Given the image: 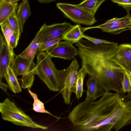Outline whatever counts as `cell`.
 Segmentation results:
<instances>
[{
    "label": "cell",
    "mask_w": 131,
    "mask_h": 131,
    "mask_svg": "<svg viewBox=\"0 0 131 131\" xmlns=\"http://www.w3.org/2000/svg\"><path fill=\"white\" fill-rule=\"evenodd\" d=\"M125 96L116 92H105L96 102L85 100L69 113V120L78 130L103 131L105 122L123 102Z\"/></svg>",
    "instance_id": "obj_1"
},
{
    "label": "cell",
    "mask_w": 131,
    "mask_h": 131,
    "mask_svg": "<svg viewBox=\"0 0 131 131\" xmlns=\"http://www.w3.org/2000/svg\"><path fill=\"white\" fill-rule=\"evenodd\" d=\"M129 51L131 55V44H128Z\"/></svg>",
    "instance_id": "obj_35"
},
{
    "label": "cell",
    "mask_w": 131,
    "mask_h": 131,
    "mask_svg": "<svg viewBox=\"0 0 131 131\" xmlns=\"http://www.w3.org/2000/svg\"><path fill=\"white\" fill-rule=\"evenodd\" d=\"M82 37L86 39L92 43L96 45L106 43H111L113 42H110L103 39H96L92 37L84 35L83 34H82Z\"/></svg>",
    "instance_id": "obj_28"
},
{
    "label": "cell",
    "mask_w": 131,
    "mask_h": 131,
    "mask_svg": "<svg viewBox=\"0 0 131 131\" xmlns=\"http://www.w3.org/2000/svg\"><path fill=\"white\" fill-rule=\"evenodd\" d=\"M28 90L29 93L34 99L33 110L37 112L47 113L54 116L45 109L44 104L38 99L37 95L32 92L29 88H28Z\"/></svg>",
    "instance_id": "obj_22"
},
{
    "label": "cell",
    "mask_w": 131,
    "mask_h": 131,
    "mask_svg": "<svg viewBox=\"0 0 131 131\" xmlns=\"http://www.w3.org/2000/svg\"><path fill=\"white\" fill-rule=\"evenodd\" d=\"M123 18H114L107 20L105 23L102 24L104 25H110L115 24L119 22Z\"/></svg>",
    "instance_id": "obj_30"
},
{
    "label": "cell",
    "mask_w": 131,
    "mask_h": 131,
    "mask_svg": "<svg viewBox=\"0 0 131 131\" xmlns=\"http://www.w3.org/2000/svg\"><path fill=\"white\" fill-rule=\"evenodd\" d=\"M20 37L15 33H13L11 36L9 42V47L12 49L17 46Z\"/></svg>",
    "instance_id": "obj_29"
},
{
    "label": "cell",
    "mask_w": 131,
    "mask_h": 131,
    "mask_svg": "<svg viewBox=\"0 0 131 131\" xmlns=\"http://www.w3.org/2000/svg\"><path fill=\"white\" fill-rule=\"evenodd\" d=\"M0 112L3 120L9 121L16 125L44 130L48 128L46 126L35 122L8 98H6L4 102L0 103Z\"/></svg>",
    "instance_id": "obj_4"
},
{
    "label": "cell",
    "mask_w": 131,
    "mask_h": 131,
    "mask_svg": "<svg viewBox=\"0 0 131 131\" xmlns=\"http://www.w3.org/2000/svg\"><path fill=\"white\" fill-rule=\"evenodd\" d=\"M1 26L2 31L3 34L8 47L9 48V42L11 36L13 33L15 32L13 29L7 21Z\"/></svg>",
    "instance_id": "obj_23"
},
{
    "label": "cell",
    "mask_w": 131,
    "mask_h": 131,
    "mask_svg": "<svg viewBox=\"0 0 131 131\" xmlns=\"http://www.w3.org/2000/svg\"><path fill=\"white\" fill-rule=\"evenodd\" d=\"M42 36V33L39 30L29 46L18 55L28 60L29 70L30 72L33 73V70L36 64L34 63V59L37 52H38Z\"/></svg>",
    "instance_id": "obj_11"
},
{
    "label": "cell",
    "mask_w": 131,
    "mask_h": 131,
    "mask_svg": "<svg viewBox=\"0 0 131 131\" xmlns=\"http://www.w3.org/2000/svg\"><path fill=\"white\" fill-rule=\"evenodd\" d=\"M8 1L11 3H15L17 2L18 1L21 0L23 1H27L28 0H8Z\"/></svg>",
    "instance_id": "obj_34"
},
{
    "label": "cell",
    "mask_w": 131,
    "mask_h": 131,
    "mask_svg": "<svg viewBox=\"0 0 131 131\" xmlns=\"http://www.w3.org/2000/svg\"><path fill=\"white\" fill-rule=\"evenodd\" d=\"M122 86L124 93L131 92V76L130 74L125 71Z\"/></svg>",
    "instance_id": "obj_25"
},
{
    "label": "cell",
    "mask_w": 131,
    "mask_h": 131,
    "mask_svg": "<svg viewBox=\"0 0 131 131\" xmlns=\"http://www.w3.org/2000/svg\"><path fill=\"white\" fill-rule=\"evenodd\" d=\"M63 40L62 36L56 39L40 43L39 45L38 52H40L46 51L47 49Z\"/></svg>",
    "instance_id": "obj_26"
},
{
    "label": "cell",
    "mask_w": 131,
    "mask_h": 131,
    "mask_svg": "<svg viewBox=\"0 0 131 131\" xmlns=\"http://www.w3.org/2000/svg\"><path fill=\"white\" fill-rule=\"evenodd\" d=\"M87 74V72L83 67L80 69L78 72L76 81V97L78 100L81 97L84 91L83 84L84 79Z\"/></svg>",
    "instance_id": "obj_21"
},
{
    "label": "cell",
    "mask_w": 131,
    "mask_h": 131,
    "mask_svg": "<svg viewBox=\"0 0 131 131\" xmlns=\"http://www.w3.org/2000/svg\"><path fill=\"white\" fill-rule=\"evenodd\" d=\"M111 58L130 74L131 72V55L128 50V44L118 46L117 49Z\"/></svg>",
    "instance_id": "obj_12"
},
{
    "label": "cell",
    "mask_w": 131,
    "mask_h": 131,
    "mask_svg": "<svg viewBox=\"0 0 131 131\" xmlns=\"http://www.w3.org/2000/svg\"><path fill=\"white\" fill-rule=\"evenodd\" d=\"M86 85L87 91L85 100H87L93 102L97 98L102 96L105 93L104 89L100 86L97 79L94 76H90Z\"/></svg>",
    "instance_id": "obj_14"
},
{
    "label": "cell",
    "mask_w": 131,
    "mask_h": 131,
    "mask_svg": "<svg viewBox=\"0 0 131 131\" xmlns=\"http://www.w3.org/2000/svg\"><path fill=\"white\" fill-rule=\"evenodd\" d=\"M106 0H83L80 4L75 5L79 8L94 16L101 4Z\"/></svg>",
    "instance_id": "obj_19"
},
{
    "label": "cell",
    "mask_w": 131,
    "mask_h": 131,
    "mask_svg": "<svg viewBox=\"0 0 131 131\" xmlns=\"http://www.w3.org/2000/svg\"><path fill=\"white\" fill-rule=\"evenodd\" d=\"M6 41L4 40L1 33L0 35V50H1L4 44L6 43Z\"/></svg>",
    "instance_id": "obj_32"
},
{
    "label": "cell",
    "mask_w": 131,
    "mask_h": 131,
    "mask_svg": "<svg viewBox=\"0 0 131 131\" xmlns=\"http://www.w3.org/2000/svg\"><path fill=\"white\" fill-rule=\"evenodd\" d=\"M15 55L13 49L9 48L6 43L0 50V80L6 73L8 67L12 66Z\"/></svg>",
    "instance_id": "obj_13"
},
{
    "label": "cell",
    "mask_w": 131,
    "mask_h": 131,
    "mask_svg": "<svg viewBox=\"0 0 131 131\" xmlns=\"http://www.w3.org/2000/svg\"><path fill=\"white\" fill-rule=\"evenodd\" d=\"M79 67L77 59L74 58L66 69L59 70V91L62 94L64 102L67 104L70 103L72 92L76 93L78 70Z\"/></svg>",
    "instance_id": "obj_5"
},
{
    "label": "cell",
    "mask_w": 131,
    "mask_h": 131,
    "mask_svg": "<svg viewBox=\"0 0 131 131\" xmlns=\"http://www.w3.org/2000/svg\"><path fill=\"white\" fill-rule=\"evenodd\" d=\"M18 7L17 2L11 3L8 0H0V26L16 13V10Z\"/></svg>",
    "instance_id": "obj_15"
},
{
    "label": "cell",
    "mask_w": 131,
    "mask_h": 131,
    "mask_svg": "<svg viewBox=\"0 0 131 131\" xmlns=\"http://www.w3.org/2000/svg\"><path fill=\"white\" fill-rule=\"evenodd\" d=\"M52 57L46 52H40L37 57V62L33 72L46 85L50 90L59 91V70L56 68Z\"/></svg>",
    "instance_id": "obj_3"
},
{
    "label": "cell",
    "mask_w": 131,
    "mask_h": 131,
    "mask_svg": "<svg viewBox=\"0 0 131 131\" xmlns=\"http://www.w3.org/2000/svg\"><path fill=\"white\" fill-rule=\"evenodd\" d=\"M41 3H48L51 2H55L57 0H37Z\"/></svg>",
    "instance_id": "obj_33"
},
{
    "label": "cell",
    "mask_w": 131,
    "mask_h": 131,
    "mask_svg": "<svg viewBox=\"0 0 131 131\" xmlns=\"http://www.w3.org/2000/svg\"><path fill=\"white\" fill-rule=\"evenodd\" d=\"M6 21L13 29L15 33L20 37L22 32L16 13L10 17Z\"/></svg>",
    "instance_id": "obj_24"
},
{
    "label": "cell",
    "mask_w": 131,
    "mask_h": 131,
    "mask_svg": "<svg viewBox=\"0 0 131 131\" xmlns=\"http://www.w3.org/2000/svg\"><path fill=\"white\" fill-rule=\"evenodd\" d=\"M83 34L82 27L80 25L73 26L62 36L63 40L70 41L73 43H75L83 38Z\"/></svg>",
    "instance_id": "obj_20"
},
{
    "label": "cell",
    "mask_w": 131,
    "mask_h": 131,
    "mask_svg": "<svg viewBox=\"0 0 131 131\" xmlns=\"http://www.w3.org/2000/svg\"><path fill=\"white\" fill-rule=\"evenodd\" d=\"M56 6L66 17L75 23L91 26L97 21L94 16L90 14L75 5L58 3Z\"/></svg>",
    "instance_id": "obj_7"
},
{
    "label": "cell",
    "mask_w": 131,
    "mask_h": 131,
    "mask_svg": "<svg viewBox=\"0 0 131 131\" xmlns=\"http://www.w3.org/2000/svg\"><path fill=\"white\" fill-rule=\"evenodd\" d=\"M66 22L47 25L44 24L39 30L42 34L41 43L54 40L62 36L72 26Z\"/></svg>",
    "instance_id": "obj_9"
},
{
    "label": "cell",
    "mask_w": 131,
    "mask_h": 131,
    "mask_svg": "<svg viewBox=\"0 0 131 131\" xmlns=\"http://www.w3.org/2000/svg\"><path fill=\"white\" fill-rule=\"evenodd\" d=\"M9 88L8 84L3 83L2 80H0V88L2 89L5 92L7 91V89Z\"/></svg>",
    "instance_id": "obj_31"
},
{
    "label": "cell",
    "mask_w": 131,
    "mask_h": 131,
    "mask_svg": "<svg viewBox=\"0 0 131 131\" xmlns=\"http://www.w3.org/2000/svg\"><path fill=\"white\" fill-rule=\"evenodd\" d=\"M31 14L28 2L26 1L21 2L19 6L16 15L20 24L22 33L23 31L24 24Z\"/></svg>",
    "instance_id": "obj_18"
},
{
    "label": "cell",
    "mask_w": 131,
    "mask_h": 131,
    "mask_svg": "<svg viewBox=\"0 0 131 131\" xmlns=\"http://www.w3.org/2000/svg\"><path fill=\"white\" fill-rule=\"evenodd\" d=\"M130 76H131V72L130 73Z\"/></svg>",
    "instance_id": "obj_36"
},
{
    "label": "cell",
    "mask_w": 131,
    "mask_h": 131,
    "mask_svg": "<svg viewBox=\"0 0 131 131\" xmlns=\"http://www.w3.org/2000/svg\"><path fill=\"white\" fill-rule=\"evenodd\" d=\"M110 56H103L97 61L92 75L100 86L107 92L110 90L124 93L122 84L125 71Z\"/></svg>",
    "instance_id": "obj_2"
},
{
    "label": "cell",
    "mask_w": 131,
    "mask_h": 131,
    "mask_svg": "<svg viewBox=\"0 0 131 131\" xmlns=\"http://www.w3.org/2000/svg\"><path fill=\"white\" fill-rule=\"evenodd\" d=\"M73 43L65 40L59 41L46 51L51 57H58L70 60L78 55V51L73 46Z\"/></svg>",
    "instance_id": "obj_8"
},
{
    "label": "cell",
    "mask_w": 131,
    "mask_h": 131,
    "mask_svg": "<svg viewBox=\"0 0 131 131\" xmlns=\"http://www.w3.org/2000/svg\"><path fill=\"white\" fill-rule=\"evenodd\" d=\"M17 76L13 68L9 66L3 77L8 83L10 90L15 93H19L21 91Z\"/></svg>",
    "instance_id": "obj_17"
},
{
    "label": "cell",
    "mask_w": 131,
    "mask_h": 131,
    "mask_svg": "<svg viewBox=\"0 0 131 131\" xmlns=\"http://www.w3.org/2000/svg\"><path fill=\"white\" fill-rule=\"evenodd\" d=\"M111 1L123 7L127 13H129L131 10V0H111Z\"/></svg>",
    "instance_id": "obj_27"
},
{
    "label": "cell",
    "mask_w": 131,
    "mask_h": 131,
    "mask_svg": "<svg viewBox=\"0 0 131 131\" xmlns=\"http://www.w3.org/2000/svg\"><path fill=\"white\" fill-rule=\"evenodd\" d=\"M131 123V96H125L124 101L106 121L103 131H118Z\"/></svg>",
    "instance_id": "obj_6"
},
{
    "label": "cell",
    "mask_w": 131,
    "mask_h": 131,
    "mask_svg": "<svg viewBox=\"0 0 131 131\" xmlns=\"http://www.w3.org/2000/svg\"><path fill=\"white\" fill-rule=\"evenodd\" d=\"M29 65L28 60L18 55L17 56L15 54L11 67L17 76H25L34 74L30 72Z\"/></svg>",
    "instance_id": "obj_16"
},
{
    "label": "cell",
    "mask_w": 131,
    "mask_h": 131,
    "mask_svg": "<svg viewBox=\"0 0 131 131\" xmlns=\"http://www.w3.org/2000/svg\"><path fill=\"white\" fill-rule=\"evenodd\" d=\"M127 13V15L117 24L110 25H104L102 24L95 26L82 27L83 32L89 29L95 28H99L103 32L115 35L119 34L126 30H131V16L129 13Z\"/></svg>",
    "instance_id": "obj_10"
}]
</instances>
